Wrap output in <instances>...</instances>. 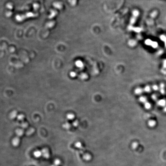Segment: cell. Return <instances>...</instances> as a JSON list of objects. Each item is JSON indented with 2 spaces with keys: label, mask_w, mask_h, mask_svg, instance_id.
Listing matches in <instances>:
<instances>
[{
  "label": "cell",
  "mask_w": 166,
  "mask_h": 166,
  "mask_svg": "<svg viewBox=\"0 0 166 166\" xmlns=\"http://www.w3.org/2000/svg\"><path fill=\"white\" fill-rule=\"evenodd\" d=\"M17 111H14L10 113L9 117L11 119H14L17 116Z\"/></svg>",
  "instance_id": "obj_6"
},
{
  "label": "cell",
  "mask_w": 166,
  "mask_h": 166,
  "mask_svg": "<svg viewBox=\"0 0 166 166\" xmlns=\"http://www.w3.org/2000/svg\"><path fill=\"white\" fill-rule=\"evenodd\" d=\"M38 16V14L37 13H33L32 12H29L28 13H26L22 15H17L16 17V20L19 22H21L24 21V20L27 19V18H29L30 17H36Z\"/></svg>",
  "instance_id": "obj_1"
},
{
  "label": "cell",
  "mask_w": 166,
  "mask_h": 166,
  "mask_svg": "<svg viewBox=\"0 0 166 166\" xmlns=\"http://www.w3.org/2000/svg\"><path fill=\"white\" fill-rule=\"evenodd\" d=\"M66 118H67L69 120H72L74 118L75 115L73 114V113H68L66 115Z\"/></svg>",
  "instance_id": "obj_16"
},
{
  "label": "cell",
  "mask_w": 166,
  "mask_h": 166,
  "mask_svg": "<svg viewBox=\"0 0 166 166\" xmlns=\"http://www.w3.org/2000/svg\"><path fill=\"white\" fill-rule=\"evenodd\" d=\"M78 122L77 121H75L74 122H73V126L75 127H77L78 125Z\"/></svg>",
  "instance_id": "obj_30"
},
{
  "label": "cell",
  "mask_w": 166,
  "mask_h": 166,
  "mask_svg": "<svg viewBox=\"0 0 166 166\" xmlns=\"http://www.w3.org/2000/svg\"><path fill=\"white\" fill-rule=\"evenodd\" d=\"M33 8L35 10H37V9H38L39 7V5L37 4H34L33 5Z\"/></svg>",
  "instance_id": "obj_29"
},
{
  "label": "cell",
  "mask_w": 166,
  "mask_h": 166,
  "mask_svg": "<svg viewBox=\"0 0 166 166\" xmlns=\"http://www.w3.org/2000/svg\"><path fill=\"white\" fill-rule=\"evenodd\" d=\"M75 65L78 68H82L84 66V64L82 61L78 60L76 61L75 62Z\"/></svg>",
  "instance_id": "obj_5"
},
{
  "label": "cell",
  "mask_w": 166,
  "mask_h": 166,
  "mask_svg": "<svg viewBox=\"0 0 166 166\" xmlns=\"http://www.w3.org/2000/svg\"><path fill=\"white\" fill-rule=\"evenodd\" d=\"M158 103H159V105H160V106H163L165 105V104H166V102L164 100H162L160 101L159 102H158Z\"/></svg>",
  "instance_id": "obj_24"
},
{
  "label": "cell",
  "mask_w": 166,
  "mask_h": 166,
  "mask_svg": "<svg viewBox=\"0 0 166 166\" xmlns=\"http://www.w3.org/2000/svg\"><path fill=\"white\" fill-rule=\"evenodd\" d=\"M33 155L34 157L36 158H39L41 156H42V151H41L39 150H37L34 151Z\"/></svg>",
  "instance_id": "obj_7"
},
{
  "label": "cell",
  "mask_w": 166,
  "mask_h": 166,
  "mask_svg": "<svg viewBox=\"0 0 166 166\" xmlns=\"http://www.w3.org/2000/svg\"><path fill=\"white\" fill-rule=\"evenodd\" d=\"M153 89H154L155 90H157L158 88L157 86H154L153 87ZM154 89H153V90H154Z\"/></svg>",
  "instance_id": "obj_32"
},
{
  "label": "cell",
  "mask_w": 166,
  "mask_h": 166,
  "mask_svg": "<svg viewBox=\"0 0 166 166\" xmlns=\"http://www.w3.org/2000/svg\"><path fill=\"white\" fill-rule=\"evenodd\" d=\"M83 159L87 161H89L92 159V156L89 154H85L83 156Z\"/></svg>",
  "instance_id": "obj_11"
},
{
  "label": "cell",
  "mask_w": 166,
  "mask_h": 166,
  "mask_svg": "<svg viewBox=\"0 0 166 166\" xmlns=\"http://www.w3.org/2000/svg\"><path fill=\"white\" fill-rule=\"evenodd\" d=\"M70 75L72 78H75L76 77L77 73L75 72L72 71L70 73Z\"/></svg>",
  "instance_id": "obj_23"
},
{
  "label": "cell",
  "mask_w": 166,
  "mask_h": 166,
  "mask_svg": "<svg viewBox=\"0 0 166 166\" xmlns=\"http://www.w3.org/2000/svg\"><path fill=\"white\" fill-rule=\"evenodd\" d=\"M42 156L44 158L48 159L50 158V155L49 153V150L47 148H44L42 149L41 150Z\"/></svg>",
  "instance_id": "obj_2"
},
{
  "label": "cell",
  "mask_w": 166,
  "mask_h": 166,
  "mask_svg": "<svg viewBox=\"0 0 166 166\" xmlns=\"http://www.w3.org/2000/svg\"><path fill=\"white\" fill-rule=\"evenodd\" d=\"M28 123L26 122H22L21 124V127L22 129H26L28 128Z\"/></svg>",
  "instance_id": "obj_14"
},
{
  "label": "cell",
  "mask_w": 166,
  "mask_h": 166,
  "mask_svg": "<svg viewBox=\"0 0 166 166\" xmlns=\"http://www.w3.org/2000/svg\"><path fill=\"white\" fill-rule=\"evenodd\" d=\"M7 7L8 9H13V5L11 3H9L7 4Z\"/></svg>",
  "instance_id": "obj_27"
},
{
  "label": "cell",
  "mask_w": 166,
  "mask_h": 166,
  "mask_svg": "<svg viewBox=\"0 0 166 166\" xmlns=\"http://www.w3.org/2000/svg\"><path fill=\"white\" fill-rule=\"evenodd\" d=\"M35 132V129L33 128H30L26 132V134L28 136H30L31 135L33 134Z\"/></svg>",
  "instance_id": "obj_10"
},
{
  "label": "cell",
  "mask_w": 166,
  "mask_h": 166,
  "mask_svg": "<svg viewBox=\"0 0 166 166\" xmlns=\"http://www.w3.org/2000/svg\"><path fill=\"white\" fill-rule=\"evenodd\" d=\"M54 165L55 166H59L61 165V161L59 159H56L54 161Z\"/></svg>",
  "instance_id": "obj_17"
},
{
  "label": "cell",
  "mask_w": 166,
  "mask_h": 166,
  "mask_svg": "<svg viewBox=\"0 0 166 166\" xmlns=\"http://www.w3.org/2000/svg\"><path fill=\"white\" fill-rule=\"evenodd\" d=\"M53 6L56 9H62L63 7L62 4V3L60 2H55L53 4Z\"/></svg>",
  "instance_id": "obj_8"
},
{
  "label": "cell",
  "mask_w": 166,
  "mask_h": 166,
  "mask_svg": "<svg viewBox=\"0 0 166 166\" xmlns=\"http://www.w3.org/2000/svg\"><path fill=\"white\" fill-rule=\"evenodd\" d=\"M138 146V144L137 142H133L132 145V147L133 149H136Z\"/></svg>",
  "instance_id": "obj_21"
},
{
  "label": "cell",
  "mask_w": 166,
  "mask_h": 166,
  "mask_svg": "<svg viewBox=\"0 0 166 166\" xmlns=\"http://www.w3.org/2000/svg\"><path fill=\"white\" fill-rule=\"evenodd\" d=\"M55 166V165H51V166Z\"/></svg>",
  "instance_id": "obj_33"
},
{
  "label": "cell",
  "mask_w": 166,
  "mask_h": 166,
  "mask_svg": "<svg viewBox=\"0 0 166 166\" xmlns=\"http://www.w3.org/2000/svg\"><path fill=\"white\" fill-rule=\"evenodd\" d=\"M143 89L141 88H137L135 89L134 92L137 95H140L143 92Z\"/></svg>",
  "instance_id": "obj_13"
},
{
  "label": "cell",
  "mask_w": 166,
  "mask_h": 166,
  "mask_svg": "<svg viewBox=\"0 0 166 166\" xmlns=\"http://www.w3.org/2000/svg\"><path fill=\"white\" fill-rule=\"evenodd\" d=\"M24 133V131L22 128H18L16 130V134L17 137H21Z\"/></svg>",
  "instance_id": "obj_4"
},
{
  "label": "cell",
  "mask_w": 166,
  "mask_h": 166,
  "mask_svg": "<svg viewBox=\"0 0 166 166\" xmlns=\"http://www.w3.org/2000/svg\"><path fill=\"white\" fill-rule=\"evenodd\" d=\"M144 90V91H145V92H149L150 91V87H149V86H147L145 87Z\"/></svg>",
  "instance_id": "obj_28"
},
{
  "label": "cell",
  "mask_w": 166,
  "mask_h": 166,
  "mask_svg": "<svg viewBox=\"0 0 166 166\" xmlns=\"http://www.w3.org/2000/svg\"><path fill=\"white\" fill-rule=\"evenodd\" d=\"M57 11H56L55 10H51L50 11V14L49 15V18L50 19L53 18L57 15Z\"/></svg>",
  "instance_id": "obj_9"
},
{
  "label": "cell",
  "mask_w": 166,
  "mask_h": 166,
  "mask_svg": "<svg viewBox=\"0 0 166 166\" xmlns=\"http://www.w3.org/2000/svg\"><path fill=\"white\" fill-rule=\"evenodd\" d=\"M75 146L77 148L81 149L82 147V144L80 142H77L76 143H75Z\"/></svg>",
  "instance_id": "obj_20"
},
{
  "label": "cell",
  "mask_w": 166,
  "mask_h": 166,
  "mask_svg": "<svg viewBox=\"0 0 166 166\" xmlns=\"http://www.w3.org/2000/svg\"><path fill=\"white\" fill-rule=\"evenodd\" d=\"M20 143V139L18 137H15L12 140V145L14 147H17L19 145Z\"/></svg>",
  "instance_id": "obj_3"
},
{
  "label": "cell",
  "mask_w": 166,
  "mask_h": 166,
  "mask_svg": "<svg viewBox=\"0 0 166 166\" xmlns=\"http://www.w3.org/2000/svg\"><path fill=\"white\" fill-rule=\"evenodd\" d=\"M25 118V115L22 114L18 115L17 117L18 120L20 121H23L24 119Z\"/></svg>",
  "instance_id": "obj_15"
},
{
  "label": "cell",
  "mask_w": 166,
  "mask_h": 166,
  "mask_svg": "<svg viewBox=\"0 0 166 166\" xmlns=\"http://www.w3.org/2000/svg\"><path fill=\"white\" fill-rule=\"evenodd\" d=\"M139 100L140 101V102H141L142 103H146V100H147V99L146 98L144 97H141L140 98H139Z\"/></svg>",
  "instance_id": "obj_22"
},
{
  "label": "cell",
  "mask_w": 166,
  "mask_h": 166,
  "mask_svg": "<svg viewBox=\"0 0 166 166\" xmlns=\"http://www.w3.org/2000/svg\"><path fill=\"white\" fill-rule=\"evenodd\" d=\"M55 24V22L54 21H52L49 22L47 23L46 24V27L48 28H53Z\"/></svg>",
  "instance_id": "obj_12"
},
{
  "label": "cell",
  "mask_w": 166,
  "mask_h": 166,
  "mask_svg": "<svg viewBox=\"0 0 166 166\" xmlns=\"http://www.w3.org/2000/svg\"><path fill=\"white\" fill-rule=\"evenodd\" d=\"M155 122L154 121L151 120L149 122V125L150 127H153V126L155 125Z\"/></svg>",
  "instance_id": "obj_25"
},
{
  "label": "cell",
  "mask_w": 166,
  "mask_h": 166,
  "mask_svg": "<svg viewBox=\"0 0 166 166\" xmlns=\"http://www.w3.org/2000/svg\"><path fill=\"white\" fill-rule=\"evenodd\" d=\"M145 106L146 109H149L150 108L151 105L149 103L146 102L145 103Z\"/></svg>",
  "instance_id": "obj_26"
},
{
  "label": "cell",
  "mask_w": 166,
  "mask_h": 166,
  "mask_svg": "<svg viewBox=\"0 0 166 166\" xmlns=\"http://www.w3.org/2000/svg\"><path fill=\"white\" fill-rule=\"evenodd\" d=\"M12 14V12H8L6 13V15L7 17H10Z\"/></svg>",
  "instance_id": "obj_31"
},
{
  "label": "cell",
  "mask_w": 166,
  "mask_h": 166,
  "mask_svg": "<svg viewBox=\"0 0 166 166\" xmlns=\"http://www.w3.org/2000/svg\"><path fill=\"white\" fill-rule=\"evenodd\" d=\"M63 127L64 129H69L70 127V125L68 123L66 122L63 125Z\"/></svg>",
  "instance_id": "obj_19"
},
{
  "label": "cell",
  "mask_w": 166,
  "mask_h": 166,
  "mask_svg": "<svg viewBox=\"0 0 166 166\" xmlns=\"http://www.w3.org/2000/svg\"><path fill=\"white\" fill-rule=\"evenodd\" d=\"M80 78L82 79V80L87 79L88 77L87 75L85 73H81V74L80 75Z\"/></svg>",
  "instance_id": "obj_18"
}]
</instances>
